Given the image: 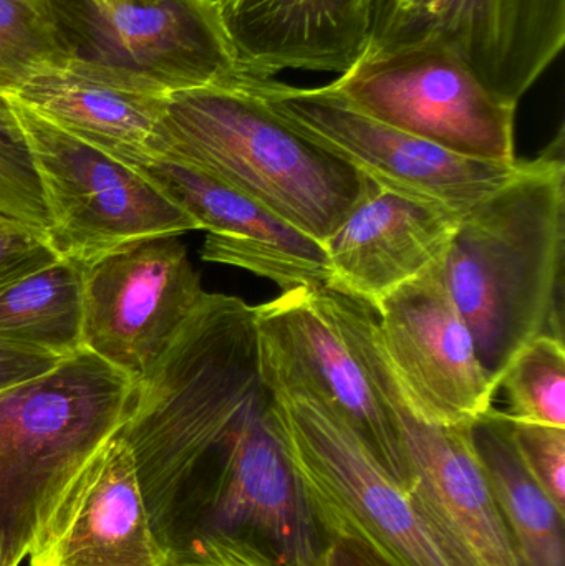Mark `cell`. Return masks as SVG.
<instances>
[{
  "mask_svg": "<svg viewBox=\"0 0 565 566\" xmlns=\"http://www.w3.org/2000/svg\"><path fill=\"white\" fill-rule=\"evenodd\" d=\"M564 133L461 218L443 282L494 385L540 336L564 339Z\"/></svg>",
  "mask_w": 565,
  "mask_h": 566,
  "instance_id": "1",
  "label": "cell"
},
{
  "mask_svg": "<svg viewBox=\"0 0 565 566\" xmlns=\"http://www.w3.org/2000/svg\"><path fill=\"white\" fill-rule=\"evenodd\" d=\"M163 156L224 182L321 244L378 189L289 125L241 75L169 96Z\"/></svg>",
  "mask_w": 565,
  "mask_h": 566,
  "instance_id": "2",
  "label": "cell"
},
{
  "mask_svg": "<svg viewBox=\"0 0 565 566\" xmlns=\"http://www.w3.org/2000/svg\"><path fill=\"white\" fill-rule=\"evenodd\" d=\"M136 381L88 349L0 391V548L20 566L66 489L125 426Z\"/></svg>",
  "mask_w": 565,
  "mask_h": 566,
  "instance_id": "3",
  "label": "cell"
},
{
  "mask_svg": "<svg viewBox=\"0 0 565 566\" xmlns=\"http://www.w3.org/2000/svg\"><path fill=\"white\" fill-rule=\"evenodd\" d=\"M265 391L314 392L401 488L408 464L397 382L381 355L377 310L327 283L284 290L254 306Z\"/></svg>",
  "mask_w": 565,
  "mask_h": 566,
  "instance_id": "4",
  "label": "cell"
},
{
  "mask_svg": "<svg viewBox=\"0 0 565 566\" xmlns=\"http://www.w3.org/2000/svg\"><path fill=\"white\" fill-rule=\"evenodd\" d=\"M143 499L168 562L199 542L232 538L281 566H312L324 544L265 389L218 448Z\"/></svg>",
  "mask_w": 565,
  "mask_h": 566,
  "instance_id": "5",
  "label": "cell"
},
{
  "mask_svg": "<svg viewBox=\"0 0 565 566\" xmlns=\"http://www.w3.org/2000/svg\"><path fill=\"white\" fill-rule=\"evenodd\" d=\"M265 392L322 535L357 538L387 566H470L318 396Z\"/></svg>",
  "mask_w": 565,
  "mask_h": 566,
  "instance_id": "6",
  "label": "cell"
},
{
  "mask_svg": "<svg viewBox=\"0 0 565 566\" xmlns=\"http://www.w3.org/2000/svg\"><path fill=\"white\" fill-rule=\"evenodd\" d=\"M7 102L32 151L49 212L46 238L60 259L86 261L128 242L201 231L139 169Z\"/></svg>",
  "mask_w": 565,
  "mask_h": 566,
  "instance_id": "7",
  "label": "cell"
},
{
  "mask_svg": "<svg viewBox=\"0 0 565 566\" xmlns=\"http://www.w3.org/2000/svg\"><path fill=\"white\" fill-rule=\"evenodd\" d=\"M355 109L463 158L516 163L517 106L490 92L447 46L362 55L331 83Z\"/></svg>",
  "mask_w": 565,
  "mask_h": 566,
  "instance_id": "8",
  "label": "cell"
},
{
  "mask_svg": "<svg viewBox=\"0 0 565 566\" xmlns=\"http://www.w3.org/2000/svg\"><path fill=\"white\" fill-rule=\"evenodd\" d=\"M242 80L289 125L345 159L388 191L464 216L513 178L516 163L463 158L355 109L334 86Z\"/></svg>",
  "mask_w": 565,
  "mask_h": 566,
  "instance_id": "9",
  "label": "cell"
},
{
  "mask_svg": "<svg viewBox=\"0 0 565 566\" xmlns=\"http://www.w3.org/2000/svg\"><path fill=\"white\" fill-rule=\"evenodd\" d=\"M438 43L517 106L565 45V0H368L364 55Z\"/></svg>",
  "mask_w": 565,
  "mask_h": 566,
  "instance_id": "10",
  "label": "cell"
},
{
  "mask_svg": "<svg viewBox=\"0 0 565 566\" xmlns=\"http://www.w3.org/2000/svg\"><path fill=\"white\" fill-rule=\"evenodd\" d=\"M70 55L125 70L169 95L241 75L218 0H49Z\"/></svg>",
  "mask_w": 565,
  "mask_h": 566,
  "instance_id": "11",
  "label": "cell"
},
{
  "mask_svg": "<svg viewBox=\"0 0 565 566\" xmlns=\"http://www.w3.org/2000/svg\"><path fill=\"white\" fill-rule=\"evenodd\" d=\"M82 346L142 381L206 295L185 245L142 239L80 261Z\"/></svg>",
  "mask_w": 565,
  "mask_h": 566,
  "instance_id": "12",
  "label": "cell"
},
{
  "mask_svg": "<svg viewBox=\"0 0 565 566\" xmlns=\"http://www.w3.org/2000/svg\"><path fill=\"white\" fill-rule=\"evenodd\" d=\"M441 262L377 303L378 345L414 418L470 424L493 408L498 386L444 285Z\"/></svg>",
  "mask_w": 565,
  "mask_h": 566,
  "instance_id": "13",
  "label": "cell"
},
{
  "mask_svg": "<svg viewBox=\"0 0 565 566\" xmlns=\"http://www.w3.org/2000/svg\"><path fill=\"white\" fill-rule=\"evenodd\" d=\"M2 96L132 168H145L161 156L171 95L125 70L66 53Z\"/></svg>",
  "mask_w": 565,
  "mask_h": 566,
  "instance_id": "14",
  "label": "cell"
},
{
  "mask_svg": "<svg viewBox=\"0 0 565 566\" xmlns=\"http://www.w3.org/2000/svg\"><path fill=\"white\" fill-rule=\"evenodd\" d=\"M30 566H166L132 449L116 434L66 489L29 552Z\"/></svg>",
  "mask_w": 565,
  "mask_h": 566,
  "instance_id": "15",
  "label": "cell"
},
{
  "mask_svg": "<svg viewBox=\"0 0 565 566\" xmlns=\"http://www.w3.org/2000/svg\"><path fill=\"white\" fill-rule=\"evenodd\" d=\"M139 171L208 232L202 261L278 283L281 292L331 281L324 244L212 176L158 158Z\"/></svg>",
  "mask_w": 565,
  "mask_h": 566,
  "instance_id": "16",
  "label": "cell"
},
{
  "mask_svg": "<svg viewBox=\"0 0 565 566\" xmlns=\"http://www.w3.org/2000/svg\"><path fill=\"white\" fill-rule=\"evenodd\" d=\"M405 491L470 566H523L471 441L470 424L433 426L400 408Z\"/></svg>",
  "mask_w": 565,
  "mask_h": 566,
  "instance_id": "17",
  "label": "cell"
},
{
  "mask_svg": "<svg viewBox=\"0 0 565 566\" xmlns=\"http://www.w3.org/2000/svg\"><path fill=\"white\" fill-rule=\"evenodd\" d=\"M463 216L378 186L325 241L328 285L377 306L443 261Z\"/></svg>",
  "mask_w": 565,
  "mask_h": 566,
  "instance_id": "18",
  "label": "cell"
},
{
  "mask_svg": "<svg viewBox=\"0 0 565 566\" xmlns=\"http://www.w3.org/2000/svg\"><path fill=\"white\" fill-rule=\"evenodd\" d=\"M241 75L342 73L368 43V0H218Z\"/></svg>",
  "mask_w": 565,
  "mask_h": 566,
  "instance_id": "19",
  "label": "cell"
},
{
  "mask_svg": "<svg viewBox=\"0 0 565 566\" xmlns=\"http://www.w3.org/2000/svg\"><path fill=\"white\" fill-rule=\"evenodd\" d=\"M471 441L523 566H565V512L521 461L504 411L470 422Z\"/></svg>",
  "mask_w": 565,
  "mask_h": 566,
  "instance_id": "20",
  "label": "cell"
},
{
  "mask_svg": "<svg viewBox=\"0 0 565 566\" xmlns=\"http://www.w3.org/2000/svg\"><path fill=\"white\" fill-rule=\"evenodd\" d=\"M82 269L59 259L0 289V342L66 358L82 346Z\"/></svg>",
  "mask_w": 565,
  "mask_h": 566,
  "instance_id": "21",
  "label": "cell"
},
{
  "mask_svg": "<svg viewBox=\"0 0 565 566\" xmlns=\"http://www.w3.org/2000/svg\"><path fill=\"white\" fill-rule=\"evenodd\" d=\"M513 421L565 428L564 339L540 336L508 366L500 386Z\"/></svg>",
  "mask_w": 565,
  "mask_h": 566,
  "instance_id": "22",
  "label": "cell"
},
{
  "mask_svg": "<svg viewBox=\"0 0 565 566\" xmlns=\"http://www.w3.org/2000/svg\"><path fill=\"white\" fill-rule=\"evenodd\" d=\"M66 55L49 0H0V95Z\"/></svg>",
  "mask_w": 565,
  "mask_h": 566,
  "instance_id": "23",
  "label": "cell"
},
{
  "mask_svg": "<svg viewBox=\"0 0 565 566\" xmlns=\"http://www.w3.org/2000/svg\"><path fill=\"white\" fill-rule=\"evenodd\" d=\"M0 214L46 232L49 212L25 135L0 95Z\"/></svg>",
  "mask_w": 565,
  "mask_h": 566,
  "instance_id": "24",
  "label": "cell"
},
{
  "mask_svg": "<svg viewBox=\"0 0 565 566\" xmlns=\"http://www.w3.org/2000/svg\"><path fill=\"white\" fill-rule=\"evenodd\" d=\"M511 432L527 472L565 512V428L511 419Z\"/></svg>",
  "mask_w": 565,
  "mask_h": 566,
  "instance_id": "25",
  "label": "cell"
},
{
  "mask_svg": "<svg viewBox=\"0 0 565 566\" xmlns=\"http://www.w3.org/2000/svg\"><path fill=\"white\" fill-rule=\"evenodd\" d=\"M59 259L46 232L0 214V289Z\"/></svg>",
  "mask_w": 565,
  "mask_h": 566,
  "instance_id": "26",
  "label": "cell"
},
{
  "mask_svg": "<svg viewBox=\"0 0 565 566\" xmlns=\"http://www.w3.org/2000/svg\"><path fill=\"white\" fill-rule=\"evenodd\" d=\"M166 566H281L251 545L232 538L199 542Z\"/></svg>",
  "mask_w": 565,
  "mask_h": 566,
  "instance_id": "27",
  "label": "cell"
},
{
  "mask_svg": "<svg viewBox=\"0 0 565 566\" xmlns=\"http://www.w3.org/2000/svg\"><path fill=\"white\" fill-rule=\"evenodd\" d=\"M62 359L52 353L0 342V391L17 382L43 375Z\"/></svg>",
  "mask_w": 565,
  "mask_h": 566,
  "instance_id": "28",
  "label": "cell"
},
{
  "mask_svg": "<svg viewBox=\"0 0 565 566\" xmlns=\"http://www.w3.org/2000/svg\"><path fill=\"white\" fill-rule=\"evenodd\" d=\"M324 544L312 566H387L357 538L342 534L322 535Z\"/></svg>",
  "mask_w": 565,
  "mask_h": 566,
  "instance_id": "29",
  "label": "cell"
},
{
  "mask_svg": "<svg viewBox=\"0 0 565 566\" xmlns=\"http://www.w3.org/2000/svg\"><path fill=\"white\" fill-rule=\"evenodd\" d=\"M0 566H6V565H3L2 548H0Z\"/></svg>",
  "mask_w": 565,
  "mask_h": 566,
  "instance_id": "30",
  "label": "cell"
}]
</instances>
